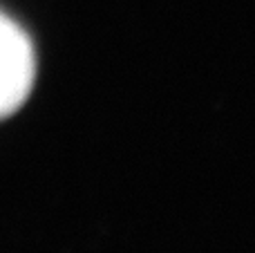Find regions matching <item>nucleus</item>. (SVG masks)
Returning a JSON list of instances; mask_svg holds the SVG:
<instances>
[{"mask_svg":"<svg viewBox=\"0 0 255 253\" xmlns=\"http://www.w3.org/2000/svg\"><path fill=\"white\" fill-rule=\"evenodd\" d=\"M38 76L34 38L20 20L0 9V121L13 117L27 101Z\"/></svg>","mask_w":255,"mask_h":253,"instance_id":"f257e3e1","label":"nucleus"}]
</instances>
